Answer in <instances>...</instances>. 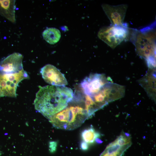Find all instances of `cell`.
Masks as SVG:
<instances>
[{
	"label": "cell",
	"instance_id": "1",
	"mask_svg": "<svg viewBox=\"0 0 156 156\" xmlns=\"http://www.w3.org/2000/svg\"><path fill=\"white\" fill-rule=\"evenodd\" d=\"M38 87L34 101L35 108L48 118L66 107L73 99L74 92L70 88L52 85Z\"/></svg>",
	"mask_w": 156,
	"mask_h": 156
},
{
	"label": "cell",
	"instance_id": "2",
	"mask_svg": "<svg viewBox=\"0 0 156 156\" xmlns=\"http://www.w3.org/2000/svg\"><path fill=\"white\" fill-rule=\"evenodd\" d=\"M89 118L84 105L72 99L66 107L48 119L54 127L70 130L80 127Z\"/></svg>",
	"mask_w": 156,
	"mask_h": 156
},
{
	"label": "cell",
	"instance_id": "3",
	"mask_svg": "<svg viewBox=\"0 0 156 156\" xmlns=\"http://www.w3.org/2000/svg\"><path fill=\"white\" fill-rule=\"evenodd\" d=\"M133 33L132 40L137 55L146 61L148 68L156 67V31L147 27Z\"/></svg>",
	"mask_w": 156,
	"mask_h": 156
},
{
	"label": "cell",
	"instance_id": "4",
	"mask_svg": "<svg viewBox=\"0 0 156 156\" xmlns=\"http://www.w3.org/2000/svg\"><path fill=\"white\" fill-rule=\"evenodd\" d=\"M130 31L127 24L102 27L98 32L99 39L113 49L124 41L128 40Z\"/></svg>",
	"mask_w": 156,
	"mask_h": 156
},
{
	"label": "cell",
	"instance_id": "5",
	"mask_svg": "<svg viewBox=\"0 0 156 156\" xmlns=\"http://www.w3.org/2000/svg\"><path fill=\"white\" fill-rule=\"evenodd\" d=\"M29 78L28 75L24 69L13 74L0 73V97H16L18 83L22 80Z\"/></svg>",
	"mask_w": 156,
	"mask_h": 156
},
{
	"label": "cell",
	"instance_id": "6",
	"mask_svg": "<svg viewBox=\"0 0 156 156\" xmlns=\"http://www.w3.org/2000/svg\"><path fill=\"white\" fill-rule=\"evenodd\" d=\"M109 81L104 74H91L85 78L75 88L84 96L92 98Z\"/></svg>",
	"mask_w": 156,
	"mask_h": 156
},
{
	"label": "cell",
	"instance_id": "7",
	"mask_svg": "<svg viewBox=\"0 0 156 156\" xmlns=\"http://www.w3.org/2000/svg\"><path fill=\"white\" fill-rule=\"evenodd\" d=\"M40 72L45 81L51 85L63 86L68 84L64 75L52 65H46L41 68Z\"/></svg>",
	"mask_w": 156,
	"mask_h": 156
},
{
	"label": "cell",
	"instance_id": "8",
	"mask_svg": "<svg viewBox=\"0 0 156 156\" xmlns=\"http://www.w3.org/2000/svg\"><path fill=\"white\" fill-rule=\"evenodd\" d=\"M102 8L113 25H122L124 24L128 6L122 4L112 5L107 4L102 5Z\"/></svg>",
	"mask_w": 156,
	"mask_h": 156
},
{
	"label": "cell",
	"instance_id": "9",
	"mask_svg": "<svg viewBox=\"0 0 156 156\" xmlns=\"http://www.w3.org/2000/svg\"><path fill=\"white\" fill-rule=\"evenodd\" d=\"M23 55L14 53L7 57L0 63V73L13 74L23 69L22 64Z\"/></svg>",
	"mask_w": 156,
	"mask_h": 156
},
{
	"label": "cell",
	"instance_id": "10",
	"mask_svg": "<svg viewBox=\"0 0 156 156\" xmlns=\"http://www.w3.org/2000/svg\"><path fill=\"white\" fill-rule=\"evenodd\" d=\"M139 82L148 96L155 100L156 97V69L148 68L146 74Z\"/></svg>",
	"mask_w": 156,
	"mask_h": 156
},
{
	"label": "cell",
	"instance_id": "11",
	"mask_svg": "<svg viewBox=\"0 0 156 156\" xmlns=\"http://www.w3.org/2000/svg\"><path fill=\"white\" fill-rule=\"evenodd\" d=\"M15 0H0V14L13 23L16 21Z\"/></svg>",
	"mask_w": 156,
	"mask_h": 156
},
{
	"label": "cell",
	"instance_id": "12",
	"mask_svg": "<svg viewBox=\"0 0 156 156\" xmlns=\"http://www.w3.org/2000/svg\"><path fill=\"white\" fill-rule=\"evenodd\" d=\"M131 146H120L114 140L107 146L100 156H122Z\"/></svg>",
	"mask_w": 156,
	"mask_h": 156
},
{
	"label": "cell",
	"instance_id": "13",
	"mask_svg": "<svg viewBox=\"0 0 156 156\" xmlns=\"http://www.w3.org/2000/svg\"><path fill=\"white\" fill-rule=\"evenodd\" d=\"M42 35L44 39L47 42L51 44L57 42L61 36L59 30L54 27L46 29L43 32Z\"/></svg>",
	"mask_w": 156,
	"mask_h": 156
},
{
	"label": "cell",
	"instance_id": "14",
	"mask_svg": "<svg viewBox=\"0 0 156 156\" xmlns=\"http://www.w3.org/2000/svg\"><path fill=\"white\" fill-rule=\"evenodd\" d=\"M100 136V134L96 131L92 126L83 130L81 133L83 141L88 144L93 143L95 139Z\"/></svg>",
	"mask_w": 156,
	"mask_h": 156
},
{
	"label": "cell",
	"instance_id": "15",
	"mask_svg": "<svg viewBox=\"0 0 156 156\" xmlns=\"http://www.w3.org/2000/svg\"><path fill=\"white\" fill-rule=\"evenodd\" d=\"M131 138V136H126L125 132L122 131L115 141L120 146L131 145L132 143Z\"/></svg>",
	"mask_w": 156,
	"mask_h": 156
},
{
	"label": "cell",
	"instance_id": "16",
	"mask_svg": "<svg viewBox=\"0 0 156 156\" xmlns=\"http://www.w3.org/2000/svg\"><path fill=\"white\" fill-rule=\"evenodd\" d=\"M57 143L56 141H51L49 144V150L51 153L54 152L56 150Z\"/></svg>",
	"mask_w": 156,
	"mask_h": 156
},
{
	"label": "cell",
	"instance_id": "17",
	"mask_svg": "<svg viewBox=\"0 0 156 156\" xmlns=\"http://www.w3.org/2000/svg\"><path fill=\"white\" fill-rule=\"evenodd\" d=\"M80 148L83 150H86L88 148V145L87 143L82 141L80 143Z\"/></svg>",
	"mask_w": 156,
	"mask_h": 156
},
{
	"label": "cell",
	"instance_id": "18",
	"mask_svg": "<svg viewBox=\"0 0 156 156\" xmlns=\"http://www.w3.org/2000/svg\"><path fill=\"white\" fill-rule=\"evenodd\" d=\"M95 141L98 144H101L102 143L103 141H102L101 140L98 138H96L95 139Z\"/></svg>",
	"mask_w": 156,
	"mask_h": 156
},
{
	"label": "cell",
	"instance_id": "19",
	"mask_svg": "<svg viewBox=\"0 0 156 156\" xmlns=\"http://www.w3.org/2000/svg\"><path fill=\"white\" fill-rule=\"evenodd\" d=\"M1 155V151L0 150V156Z\"/></svg>",
	"mask_w": 156,
	"mask_h": 156
}]
</instances>
